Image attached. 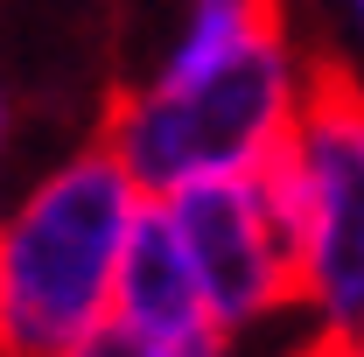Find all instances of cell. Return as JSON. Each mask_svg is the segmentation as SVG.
Segmentation results:
<instances>
[{
	"instance_id": "6da1fadb",
	"label": "cell",
	"mask_w": 364,
	"mask_h": 357,
	"mask_svg": "<svg viewBox=\"0 0 364 357\" xmlns=\"http://www.w3.org/2000/svg\"><path fill=\"white\" fill-rule=\"evenodd\" d=\"M147 189L91 140L0 224V357H70L105 322Z\"/></svg>"
},
{
	"instance_id": "7a4b0ae2",
	"label": "cell",
	"mask_w": 364,
	"mask_h": 357,
	"mask_svg": "<svg viewBox=\"0 0 364 357\" xmlns=\"http://www.w3.org/2000/svg\"><path fill=\"white\" fill-rule=\"evenodd\" d=\"M294 119L301 98L287 36H267L196 85H119L105 98L98 140L127 161L147 196H168L203 176H252L294 134Z\"/></svg>"
},
{
	"instance_id": "3957f363",
	"label": "cell",
	"mask_w": 364,
	"mask_h": 357,
	"mask_svg": "<svg viewBox=\"0 0 364 357\" xmlns=\"http://www.w3.org/2000/svg\"><path fill=\"white\" fill-rule=\"evenodd\" d=\"M294 134H301V161L316 182L309 302H322L329 329L364 336V85L336 56L309 63Z\"/></svg>"
},
{
	"instance_id": "277c9868",
	"label": "cell",
	"mask_w": 364,
	"mask_h": 357,
	"mask_svg": "<svg viewBox=\"0 0 364 357\" xmlns=\"http://www.w3.org/2000/svg\"><path fill=\"white\" fill-rule=\"evenodd\" d=\"M168 218H176L182 245L196 260V280H203V302H210V322L218 329H245L273 315L280 302H301V273L280 252L267 211H259V189L252 176H203L182 182L161 196Z\"/></svg>"
},
{
	"instance_id": "5b68a950",
	"label": "cell",
	"mask_w": 364,
	"mask_h": 357,
	"mask_svg": "<svg viewBox=\"0 0 364 357\" xmlns=\"http://www.w3.org/2000/svg\"><path fill=\"white\" fill-rule=\"evenodd\" d=\"M112 315L127 329H147L161 343H196V336H225L210 322V302H203V280H196V260L182 245L176 218L161 196H147L134 218V238H127V260H119V287H112Z\"/></svg>"
},
{
	"instance_id": "8992f818",
	"label": "cell",
	"mask_w": 364,
	"mask_h": 357,
	"mask_svg": "<svg viewBox=\"0 0 364 357\" xmlns=\"http://www.w3.org/2000/svg\"><path fill=\"white\" fill-rule=\"evenodd\" d=\"M267 36H287V7L280 0H189V21H182V36H176L154 85H196V78L225 70L231 56H245Z\"/></svg>"
},
{
	"instance_id": "52a82bcc",
	"label": "cell",
	"mask_w": 364,
	"mask_h": 357,
	"mask_svg": "<svg viewBox=\"0 0 364 357\" xmlns=\"http://www.w3.org/2000/svg\"><path fill=\"white\" fill-rule=\"evenodd\" d=\"M70 357H225V336H196V343H161V336H147V329H127L119 315L112 322H98L85 343Z\"/></svg>"
},
{
	"instance_id": "ba28073f",
	"label": "cell",
	"mask_w": 364,
	"mask_h": 357,
	"mask_svg": "<svg viewBox=\"0 0 364 357\" xmlns=\"http://www.w3.org/2000/svg\"><path fill=\"white\" fill-rule=\"evenodd\" d=\"M301 357H364V336H350V329H329V336H316Z\"/></svg>"
},
{
	"instance_id": "9c48e42d",
	"label": "cell",
	"mask_w": 364,
	"mask_h": 357,
	"mask_svg": "<svg viewBox=\"0 0 364 357\" xmlns=\"http://www.w3.org/2000/svg\"><path fill=\"white\" fill-rule=\"evenodd\" d=\"M0 140H7V91H0Z\"/></svg>"
},
{
	"instance_id": "30bf717a",
	"label": "cell",
	"mask_w": 364,
	"mask_h": 357,
	"mask_svg": "<svg viewBox=\"0 0 364 357\" xmlns=\"http://www.w3.org/2000/svg\"><path fill=\"white\" fill-rule=\"evenodd\" d=\"M350 7H358V21H364V0H350Z\"/></svg>"
}]
</instances>
